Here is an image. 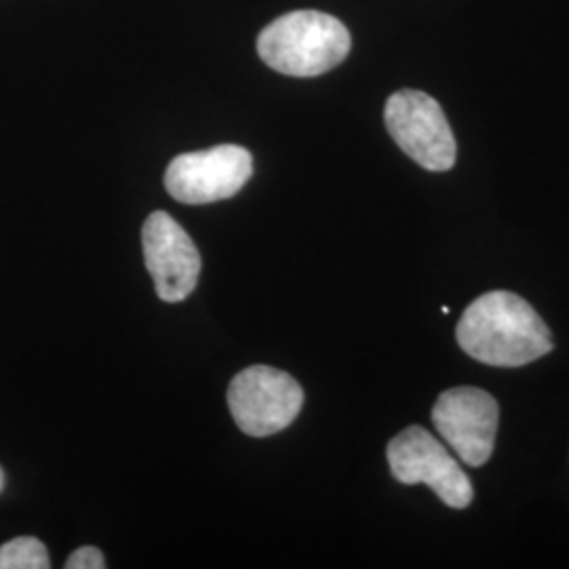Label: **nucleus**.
Returning a JSON list of instances; mask_svg holds the SVG:
<instances>
[{
	"label": "nucleus",
	"mask_w": 569,
	"mask_h": 569,
	"mask_svg": "<svg viewBox=\"0 0 569 569\" xmlns=\"http://www.w3.org/2000/svg\"><path fill=\"white\" fill-rule=\"evenodd\" d=\"M4 486V472H2V468H0V489Z\"/></svg>",
	"instance_id": "9b49d317"
},
{
	"label": "nucleus",
	"mask_w": 569,
	"mask_h": 569,
	"mask_svg": "<svg viewBox=\"0 0 569 569\" xmlns=\"http://www.w3.org/2000/svg\"><path fill=\"white\" fill-rule=\"evenodd\" d=\"M350 44V32L338 18L321 11H293L266 26L258 53L272 70L308 79L340 66Z\"/></svg>",
	"instance_id": "f03ea898"
},
{
	"label": "nucleus",
	"mask_w": 569,
	"mask_h": 569,
	"mask_svg": "<svg viewBox=\"0 0 569 569\" xmlns=\"http://www.w3.org/2000/svg\"><path fill=\"white\" fill-rule=\"evenodd\" d=\"M226 399L237 427L244 435L270 437L298 418L305 406V390L281 369L253 366L234 376Z\"/></svg>",
	"instance_id": "7ed1b4c3"
},
{
	"label": "nucleus",
	"mask_w": 569,
	"mask_h": 569,
	"mask_svg": "<svg viewBox=\"0 0 569 569\" xmlns=\"http://www.w3.org/2000/svg\"><path fill=\"white\" fill-rule=\"evenodd\" d=\"M456 340L470 359L491 367L528 366L555 346L536 308L512 291H489L468 305Z\"/></svg>",
	"instance_id": "f257e3e1"
},
{
	"label": "nucleus",
	"mask_w": 569,
	"mask_h": 569,
	"mask_svg": "<svg viewBox=\"0 0 569 569\" xmlns=\"http://www.w3.org/2000/svg\"><path fill=\"white\" fill-rule=\"evenodd\" d=\"M388 133L411 161L427 171H449L456 164L458 146L448 117L437 100L416 89L388 98L385 108Z\"/></svg>",
	"instance_id": "20e7f679"
},
{
	"label": "nucleus",
	"mask_w": 569,
	"mask_h": 569,
	"mask_svg": "<svg viewBox=\"0 0 569 569\" xmlns=\"http://www.w3.org/2000/svg\"><path fill=\"white\" fill-rule=\"evenodd\" d=\"M49 552L39 538L21 536L0 547V569H47Z\"/></svg>",
	"instance_id": "1a4fd4ad"
},
{
	"label": "nucleus",
	"mask_w": 569,
	"mask_h": 569,
	"mask_svg": "<svg viewBox=\"0 0 569 569\" xmlns=\"http://www.w3.org/2000/svg\"><path fill=\"white\" fill-rule=\"evenodd\" d=\"M106 568V559H103L102 550L96 547H82L77 549L66 561V569H103Z\"/></svg>",
	"instance_id": "9d476101"
},
{
	"label": "nucleus",
	"mask_w": 569,
	"mask_h": 569,
	"mask_svg": "<svg viewBox=\"0 0 569 569\" xmlns=\"http://www.w3.org/2000/svg\"><path fill=\"white\" fill-rule=\"evenodd\" d=\"M430 418L456 458L468 467H483L491 458L500 407L486 390L449 388L435 401Z\"/></svg>",
	"instance_id": "0eeeda50"
},
{
	"label": "nucleus",
	"mask_w": 569,
	"mask_h": 569,
	"mask_svg": "<svg viewBox=\"0 0 569 569\" xmlns=\"http://www.w3.org/2000/svg\"><path fill=\"white\" fill-rule=\"evenodd\" d=\"M387 458L399 483H427L449 509H467L472 502V486L465 468L427 428L409 427L399 432L388 443Z\"/></svg>",
	"instance_id": "39448f33"
},
{
	"label": "nucleus",
	"mask_w": 569,
	"mask_h": 569,
	"mask_svg": "<svg viewBox=\"0 0 569 569\" xmlns=\"http://www.w3.org/2000/svg\"><path fill=\"white\" fill-rule=\"evenodd\" d=\"M251 173L253 159L249 150L222 143L176 157L167 167L164 188L178 203H218L243 190Z\"/></svg>",
	"instance_id": "423d86ee"
},
{
	"label": "nucleus",
	"mask_w": 569,
	"mask_h": 569,
	"mask_svg": "<svg viewBox=\"0 0 569 569\" xmlns=\"http://www.w3.org/2000/svg\"><path fill=\"white\" fill-rule=\"evenodd\" d=\"M142 249L157 296L169 305L183 302L201 274V256L190 234L169 213L154 211L143 222Z\"/></svg>",
	"instance_id": "6e6552de"
}]
</instances>
